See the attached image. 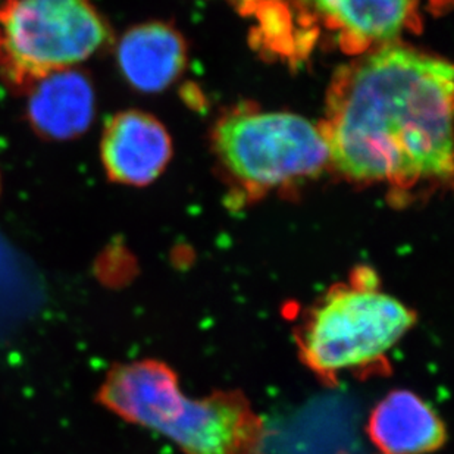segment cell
Wrapping results in <instances>:
<instances>
[{
    "instance_id": "8992f818",
    "label": "cell",
    "mask_w": 454,
    "mask_h": 454,
    "mask_svg": "<svg viewBox=\"0 0 454 454\" xmlns=\"http://www.w3.org/2000/svg\"><path fill=\"white\" fill-rule=\"evenodd\" d=\"M171 153L167 129L145 112H121L103 131V167L109 180L120 184H149L160 176Z\"/></svg>"
},
{
    "instance_id": "3957f363",
    "label": "cell",
    "mask_w": 454,
    "mask_h": 454,
    "mask_svg": "<svg viewBox=\"0 0 454 454\" xmlns=\"http://www.w3.org/2000/svg\"><path fill=\"white\" fill-rule=\"evenodd\" d=\"M109 37L90 0H4L0 80L11 90L28 93L49 74L89 59Z\"/></svg>"
},
{
    "instance_id": "8fae6325",
    "label": "cell",
    "mask_w": 454,
    "mask_h": 454,
    "mask_svg": "<svg viewBox=\"0 0 454 454\" xmlns=\"http://www.w3.org/2000/svg\"><path fill=\"white\" fill-rule=\"evenodd\" d=\"M232 4H239L243 9L250 8V6H256V4H266L270 0H230Z\"/></svg>"
},
{
    "instance_id": "52a82bcc",
    "label": "cell",
    "mask_w": 454,
    "mask_h": 454,
    "mask_svg": "<svg viewBox=\"0 0 454 454\" xmlns=\"http://www.w3.org/2000/svg\"><path fill=\"white\" fill-rule=\"evenodd\" d=\"M27 95V120L44 140L65 142L80 137L95 120V87L90 75L82 69L49 74Z\"/></svg>"
},
{
    "instance_id": "9c48e42d",
    "label": "cell",
    "mask_w": 454,
    "mask_h": 454,
    "mask_svg": "<svg viewBox=\"0 0 454 454\" xmlns=\"http://www.w3.org/2000/svg\"><path fill=\"white\" fill-rule=\"evenodd\" d=\"M125 80L143 93H158L184 67V42L171 27L149 22L125 33L116 51Z\"/></svg>"
},
{
    "instance_id": "30bf717a",
    "label": "cell",
    "mask_w": 454,
    "mask_h": 454,
    "mask_svg": "<svg viewBox=\"0 0 454 454\" xmlns=\"http://www.w3.org/2000/svg\"><path fill=\"white\" fill-rule=\"evenodd\" d=\"M350 42L384 43L415 18V0H301Z\"/></svg>"
},
{
    "instance_id": "7a4b0ae2",
    "label": "cell",
    "mask_w": 454,
    "mask_h": 454,
    "mask_svg": "<svg viewBox=\"0 0 454 454\" xmlns=\"http://www.w3.org/2000/svg\"><path fill=\"white\" fill-rule=\"evenodd\" d=\"M98 400L116 416L171 440L183 454H256L263 424L240 391L190 399L168 364L146 359L116 364Z\"/></svg>"
},
{
    "instance_id": "5b68a950",
    "label": "cell",
    "mask_w": 454,
    "mask_h": 454,
    "mask_svg": "<svg viewBox=\"0 0 454 454\" xmlns=\"http://www.w3.org/2000/svg\"><path fill=\"white\" fill-rule=\"evenodd\" d=\"M216 143L232 174L257 187L312 176L330 159L324 131L281 112L230 116L219 125Z\"/></svg>"
},
{
    "instance_id": "6da1fadb",
    "label": "cell",
    "mask_w": 454,
    "mask_h": 454,
    "mask_svg": "<svg viewBox=\"0 0 454 454\" xmlns=\"http://www.w3.org/2000/svg\"><path fill=\"white\" fill-rule=\"evenodd\" d=\"M451 65L384 48L350 71L324 134L330 159L346 176L413 184L451 176Z\"/></svg>"
},
{
    "instance_id": "ba28073f",
    "label": "cell",
    "mask_w": 454,
    "mask_h": 454,
    "mask_svg": "<svg viewBox=\"0 0 454 454\" xmlns=\"http://www.w3.org/2000/svg\"><path fill=\"white\" fill-rule=\"evenodd\" d=\"M368 435L381 454H431L447 440L446 427L437 411L407 390L391 391L373 407Z\"/></svg>"
},
{
    "instance_id": "277c9868",
    "label": "cell",
    "mask_w": 454,
    "mask_h": 454,
    "mask_svg": "<svg viewBox=\"0 0 454 454\" xmlns=\"http://www.w3.org/2000/svg\"><path fill=\"white\" fill-rule=\"evenodd\" d=\"M415 322L411 309L372 286H339L304 319L299 352L310 371L333 378L381 360Z\"/></svg>"
}]
</instances>
